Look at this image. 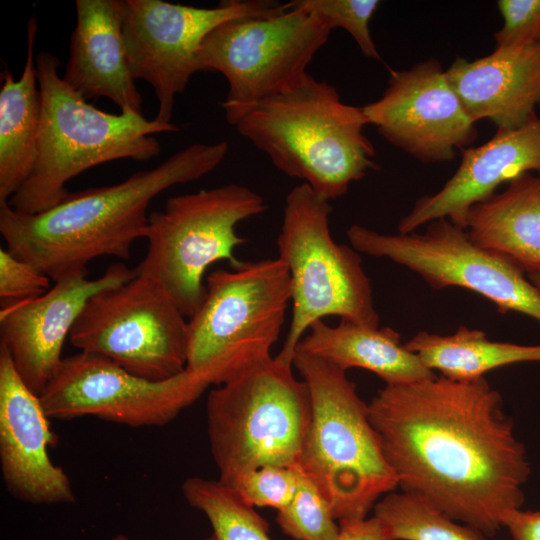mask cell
<instances>
[{"label":"cell","mask_w":540,"mask_h":540,"mask_svg":"<svg viewBox=\"0 0 540 540\" xmlns=\"http://www.w3.org/2000/svg\"><path fill=\"white\" fill-rule=\"evenodd\" d=\"M368 409L402 491L487 537L521 508L530 474L525 447L485 377L385 385Z\"/></svg>","instance_id":"cell-1"},{"label":"cell","mask_w":540,"mask_h":540,"mask_svg":"<svg viewBox=\"0 0 540 540\" xmlns=\"http://www.w3.org/2000/svg\"><path fill=\"white\" fill-rule=\"evenodd\" d=\"M228 150L226 141L191 144L152 169L114 185L69 193L38 214L18 212L0 202V233L12 255L54 282L87 276L88 264L98 257L128 259L134 242L146 236L151 201L175 185L209 174Z\"/></svg>","instance_id":"cell-2"},{"label":"cell","mask_w":540,"mask_h":540,"mask_svg":"<svg viewBox=\"0 0 540 540\" xmlns=\"http://www.w3.org/2000/svg\"><path fill=\"white\" fill-rule=\"evenodd\" d=\"M362 107L342 102L335 86L309 73L293 87L252 105L234 127L282 173L330 201L378 168Z\"/></svg>","instance_id":"cell-3"},{"label":"cell","mask_w":540,"mask_h":540,"mask_svg":"<svg viewBox=\"0 0 540 540\" xmlns=\"http://www.w3.org/2000/svg\"><path fill=\"white\" fill-rule=\"evenodd\" d=\"M42 113L34 169L8 204L38 214L70 192L66 183L82 172L114 160L146 161L161 151L155 133L176 132L173 123L148 120L142 113L112 114L98 109L59 75V60L47 51L36 54Z\"/></svg>","instance_id":"cell-4"},{"label":"cell","mask_w":540,"mask_h":540,"mask_svg":"<svg viewBox=\"0 0 540 540\" xmlns=\"http://www.w3.org/2000/svg\"><path fill=\"white\" fill-rule=\"evenodd\" d=\"M293 367L311 397V421L300 467L329 502L339 524L366 519L398 487L374 429L368 404L346 370L296 350Z\"/></svg>","instance_id":"cell-5"},{"label":"cell","mask_w":540,"mask_h":540,"mask_svg":"<svg viewBox=\"0 0 540 540\" xmlns=\"http://www.w3.org/2000/svg\"><path fill=\"white\" fill-rule=\"evenodd\" d=\"M292 368L271 356L209 393L210 449L224 485L264 465L300 464L311 397Z\"/></svg>","instance_id":"cell-6"},{"label":"cell","mask_w":540,"mask_h":540,"mask_svg":"<svg viewBox=\"0 0 540 540\" xmlns=\"http://www.w3.org/2000/svg\"><path fill=\"white\" fill-rule=\"evenodd\" d=\"M206 289L188 321L185 369L219 386L271 357L291 302L290 276L279 257L242 261L210 273Z\"/></svg>","instance_id":"cell-7"},{"label":"cell","mask_w":540,"mask_h":540,"mask_svg":"<svg viewBox=\"0 0 540 540\" xmlns=\"http://www.w3.org/2000/svg\"><path fill=\"white\" fill-rule=\"evenodd\" d=\"M332 206L307 184L287 195L277 238L288 268L292 317L278 360L293 366L304 333L328 316L378 327L370 281L353 247L335 242L329 228Z\"/></svg>","instance_id":"cell-8"},{"label":"cell","mask_w":540,"mask_h":540,"mask_svg":"<svg viewBox=\"0 0 540 540\" xmlns=\"http://www.w3.org/2000/svg\"><path fill=\"white\" fill-rule=\"evenodd\" d=\"M267 209L260 194L234 183L171 197L149 214L148 247L136 273L159 283L190 319L206 297V270L221 260L241 264L234 249L246 239L237 225Z\"/></svg>","instance_id":"cell-9"},{"label":"cell","mask_w":540,"mask_h":540,"mask_svg":"<svg viewBox=\"0 0 540 540\" xmlns=\"http://www.w3.org/2000/svg\"><path fill=\"white\" fill-rule=\"evenodd\" d=\"M332 30L312 14L285 3L284 10L228 20L215 27L197 52L199 71L227 80L221 106L234 126L249 107L296 85Z\"/></svg>","instance_id":"cell-10"},{"label":"cell","mask_w":540,"mask_h":540,"mask_svg":"<svg viewBox=\"0 0 540 540\" xmlns=\"http://www.w3.org/2000/svg\"><path fill=\"white\" fill-rule=\"evenodd\" d=\"M185 318L159 283L136 273L128 282L87 301L69 341L80 351L105 357L136 376L163 381L186 368Z\"/></svg>","instance_id":"cell-11"},{"label":"cell","mask_w":540,"mask_h":540,"mask_svg":"<svg viewBox=\"0 0 540 540\" xmlns=\"http://www.w3.org/2000/svg\"><path fill=\"white\" fill-rule=\"evenodd\" d=\"M359 253L385 257L421 276L432 288L462 287L482 295L498 311H515L540 321V292L505 257L473 243L465 228L447 218L428 223L424 233L387 235L361 225L347 230Z\"/></svg>","instance_id":"cell-12"},{"label":"cell","mask_w":540,"mask_h":540,"mask_svg":"<svg viewBox=\"0 0 540 540\" xmlns=\"http://www.w3.org/2000/svg\"><path fill=\"white\" fill-rule=\"evenodd\" d=\"M122 28L130 69L158 100L155 119L171 123L175 100L199 72L198 49L215 27L231 19L278 13L271 0H226L201 8L162 0H121Z\"/></svg>","instance_id":"cell-13"},{"label":"cell","mask_w":540,"mask_h":540,"mask_svg":"<svg viewBox=\"0 0 540 540\" xmlns=\"http://www.w3.org/2000/svg\"><path fill=\"white\" fill-rule=\"evenodd\" d=\"M209 386L186 369L152 381L87 352L64 357L40 394L47 416L69 420L94 416L131 427L163 426Z\"/></svg>","instance_id":"cell-14"},{"label":"cell","mask_w":540,"mask_h":540,"mask_svg":"<svg viewBox=\"0 0 540 540\" xmlns=\"http://www.w3.org/2000/svg\"><path fill=\"white\" fill-rule=\"evenodd\" d=\"M362 110L387 142L427 164L452 160L478 137L446 70L433 58L391 69L383 95Z\"/></svg>","instance_id":"cell-15"},{"label":"cell","mask_w":540,"mask_h":540,"mask_svg":"<svg viewBox=\"0 0 540 540\" xmlns=\"http://www.w3.org/2000/svg\"><path fill=\"white\" fill-rule=\"evenodd\" d=\"M135 276V269L114 263L96 279L67 276L40 296L1 305L0 346L7 350L19 377L32 392L40 396L59 369L63 344L87 301Z\"/></svg>","instance_id":"cell-16"},{"label":"cell","mask_w":540,"mask_h":540,"mask_svg":"<svg viewBox=\"0 0 540 540\" xmlns=\"http://www.w3.org/2000/svg\"><path fill=\"white\" fill-rule=\"evenodd\" d=\"M40 397L19 377L0 346V462L9 492L31 504H69L75 495L68 475L49 458L55 441Z\"/></svg>","instance_id":"cell-17"},{"label":"cell","mask_w":540,"mask_h":540,"mask_svg":"<svg viewBox=\"0 0 540 540\" xmlns=\"http://www.w3.org/2000/svg\"><path fill=\"white\" fill-rule=\"evenodd\" d=\"M460 151L455 173L437 193L415 202L400 220L399 234L441 218L466 228L470 207L490 198L498 186L527 172L540 174V119L535 116L518 129H497L486 143Z\"/></svg>","instance_id":"cell-18"},{"label":"cell","mask_w":540,"mask_h":540,"mask_svg":"<svg viewBox=\"0 0 540 540\" xmlns=\"http://www.w3.org/2000/svg\"><path fill=\"white\" fill-rule=\"evenodd\" d=\"M446 75L473 122L488 119L497 129H518L540 106V41L494 48L471 61L457 57Z\"/></svg>","instance_id":"cell-19"},{"label":"cell","mask_w":540,"mask_h":540,"mask_svg":"<svg viewBox=\"0 0 540 540\" xmlns=\"http://www.w3.org/2000/svg\"><path fill=\"white\" fill-rule=\"evenodd\" d=\"M76 25L63 80L86 100L106 97L142 113L122 28L121 0H76Z\"/></svg>","instance_id":"cell-20"},{"label":"cell","mask_w":540,"mask_h":540,"mask_svg":"<svg viewBox=\"0 0 540 540\" xmlns=\"http://www.w3.org/2000/svg\"><path fill=\"white\" fill-rule=\"evenodd\" d=\"M465 229L473 243L523 272L540 273V174H521L502 192L474 204Z\"/></svg>","instance_id":"cell-21"},{"label":"cell","mask_w":540,"mask_h":540,"mask_svg":"<svg viewBox=\"0 0 540 540\" xmlns=\"http://www.w3.org/2000/svg\"><path fill=\"white\" fill-rule=\"evenodd\" d=\"M296 350L327 359L344 370L362 368L380 377L385 385H401L435 377L421 358L401 343L390 327H371L341 320L329 326L315 322Z\"/></svg>","instance_id":"cell-22"},{"label":"cell","mask_w":540,"mask_h":540,"mask_svg":"<svg viewBox=\"0 0 540 540\" xmlns=\"http://www.w3.org/2000/svg\"><path fill=\"white\" fill-rule=\"evenodd\" d=\"M38 22L27 23V52L19 79L5 70L0 89V202H8L31 175L38 154L42 99L34 53Z\"/></svg>","instance_id":"cell-23"},{"label":"cell","mask_w":540,"mask_h":540,"mask_svg":"<svg viewBox=\"0 0 540 540\" xmlns=\"http://www.w3.org/2000/svg\"><path fill=\"white\" fill-rule=\"evenodd\" d=\"M404 345L429 369L453 380L478 379L490 370L514 363L540 362V345L492 341L483 331L465 326L444 336L422 331Z\"/></svg>","instance_id":"cell-24"},{"label":"cell","mask_w":540,"mask_h":540,"mask_svg":"<svg viewBox=\"0 0 540 540\" xmlns=\"http://www.w3.org/2000/svg\"><path fill=\"white\" fill-rule=\"evenodd\" d=\"M373 510L391 540H488L480 530L450 518L409 492H390Z\"/></svg>","instance_id":"cell-25"},{"label":"cell","mask_w":540,"mask_h":540,"mask_svg":"<svg viewBox=\"0 0 540 540\" xmlns=\"http://www.w3.org/2000/svg\"><path fill=\"white\" fill-rule=\"evenodd\" d=\"M181 490L188 504L208 518L214 540H271L268 522L219 480L190 477Z\"/></svg>","instance_id":"cell-26"},{"label":"cell","mask_w":540,"mask_h":540,"mask_svg":"<svg viewBox=\"0 0 540 540\" xmlns=\"http://www.w3.org/2000/svg\"><path fill=\"white\" fill-rule=\"evenodd\" d=\"M335 520L329 502L300 467L295 495L276 516L280 529L295 540H336L340 526Z\"/></svg>","instance_id":"cell-27"},{"label":"cell","mask_w":540,"mask_h":540,"mask_svg":"<svg viewBox=\"0 0 540 540\" xmlns=\"http://www.w3.org/2000/svg\"><path fill=\"white\" fill-rule=\"evenodd\" d=\"M379 3L377 0H294L287 5L312 14L331 30L343 28L353 37L364 56L381 60L369 29V22Z\"/></svg>","instance_id":"cell-28"},{"label":"cell","mask_w":540,"mask_h":540,"mask_svg":"<svg viewBox=\"0 0 540 540\" xmlns=\"http://www.w3.org/2000/svg\"><path fill=\"white\" fill-rule=\"evenodd\" d=\"M299 476L300 465H264L244 474L232 488L252 507H271L280 511L293 499Z\"/></svg>","instance_id":"cell-29"},{"label":"cell","mask_w":540,"mask_h":540,"mask_svg":"<svg viewBox=\"0 0 540 540\" xmlns=\"http://www.w3.org/2000/svg\"><path fill=\"white\" fill-rule=\"evenodd\" d=\"M502 27L494 34L495 48L540 41V0H499Z\"/></svg>","instance_id":"cell-30"},{"label":"cell","mask_w":540,"mask_h":540,"mask_svg":"<svg viewBox=\"0 0 540 540\" xmlns=\"http://www.w3.org/2000/svg\"><path fill=\"white\" fill-rule=\"evenodd\" d=\"M51 279L33 264L0 249L1 305L42 295L50 289Z\"/></svg>","instance_id":"cell-31"},{"label":"cell","mask_w":540,"mask_h":540,"mask_svg":"<svg viewBox=\"0 0 540 540\" xmlns=\"http://www.w3.org/2000/svg\"><path fill=\"white\" fill-rule=\"evenodd\" d=\"M502 527L513 540H540V511L514 509L505 515Z\"/></svg>","instance_id":"cell-32"},{"label":"cell","mask_w":540,"mask_h":540,"mask_svg":"<svg viewBox=\"0 0 540 540\" xmlns=\"http://www.w3.org/2000/svg\"><path fill=\"white\" fill-rule=\"evenodd\" d=\"M336 540H391L382 523L373 516L356 522L339 524Z\"/></svg>","instance_id":"cell-33"},{"label":"cell","mask_w":540,"mask_h":540,"mask_svg":"<svg viewBox=\"0 0 540 540\" xmlns=\"http://www.w3.org/2000/svg\"><path fill=\"white\" fill-rule=\"evenodd\" d=\"M528 280L540 292V273H528Z\"/></svg>","instance_id":"cell-34"},{"label":"cell","mask_w":540,"mask_h":540,"mask_svg":"<svg viewBox=\"0 0 540 540\" xmlns=\"http://www.w3.org/2000/svg\"><path fill=\"white\" fill-rule=\"evenodd\" d=\"M110 540H130L126 535H122V534H118V535H115L113 538H111ZM205 540H214V537L213 535L208 537L207 539Z\"/></svg>","instance_id":"cell-35"}]
</instances>
